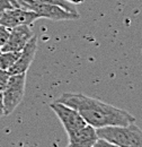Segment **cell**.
Here are the masks:
<instances>
[{"mask_svg":"<svg viewBox=\"0 0 142 147\" xmlns=\"http://www.w3.org/2000/svg\"><path fill=\"white\" fill-rule=\"evenodd\" d=\"M26 85V73L10 75L6 87L2 91L5 115L11 114L20 104L25 94Z\"/></svg>","mask_w":142,"mask_h":147,"instance_id":"obj_3","label":"cell"},{"mask_svg":"<svg viewBox=\"0 0 142 147\" xmlns=\"http://www.w3.org/2000/svg\"><path fill=\"white\" fill-rule=\"evenodd\" d=\"M9 33H10V28H8V27H6V26L0 24V49L7 42V40L9 37Z\"/></svg>","mask_w":142,"mask_h":147,"instance_id":"obj_12","label":"cell"},{"mask_svg":"<svg viewBox=\"0 0 142 147\" xmlns=\"http://www.w3.org/2000/svg\"><path fill=\"white\" fill-rule=\"evenodd\" d=\"M36 52H37V37H36V35H33L32 38L28 41V43L20 51L19 58L15 62V65L8 70L9 74L10 75H17V74L26 73L35 59Z\"/></svg>","mask_w":142,"mask_h":147,"instance_id":"obj_8","label":"cell"},{"mask_svg":"<svg viewBox=\"0 0 142 147\" xmlns=\"http://www.w3.org/2000/svg\"><path fill=\"white\" fill-rule=\"evenodd\" d=\"M0 53H1V50H0Z\"/></svg>","mask_w":142,"mask_h":147,"instance_id":"obj_18","label":"cell"},{"mask_svg":"<svg viewBox=\"0 0 142 147\" xmlns=\"http://www.w3.org/2000/svg\"><path fill=\"white\" fill-rule=\"evenodd\" d=\"M92 147H120V146H117V145H115L113 143H109V142H107V140L103 139V138H98V140L95 143V145Z\"/></svg>","mask_w":142,"mask_h":147,"instance_id":"obj_14","label":"cell"},{"mask_svg":"<svg viewBox=\"0 0 142 147\" xmlns=\"http://www.w3.org/2000/svg\"><path fill=\"white\" fill-rule=\"evenodd\" d=\"M50 108L56 114V117L61 121L63 128L68 135L77 131L78 129L82 128L87 125V122L84 120V118L79 114L78 111L63 103H60L56 101L50 104Z\"/></svg>","mask_w":142,"mask_h":147,"instance_id":"obj_5","label":"cell"},{"mask_svg":"<svg viewBox=\"0 0 142 147\" xmlns=\"http://www.w3.org/2000/svg\"><path fill=\"white\" fill-rule=\"evenodd\" d=\"M20 52H13V51H7V52H2L0 53V69L2 70H9L15 62L17 61L19 58Z\"/></svg>","mask_w":142,"mask_h":147,"instance_id":"obj_10","label":"cell"},{"mask_svg":"<svg viewBox=\"0 0 142 147\" xmlns=\"http://www.w3.org/2000/svg\"><path fill=\"white\" fill-rule=\"evenodd\" d=\"M33 35L34 34L29 28V25H19L16 27H13L10 28V33L7 42L0 50L2 52H7V51L20 52Z\"/></svg>","mask_w":142,"mask_h":147,"instance_id":"obj_7","label":"cell"},{"mask_svg":"<svg viewBox=\"0 0 142 147\" xmlns=\"http://www.w3.org/2000/svg\"><path fill=\"white\" fill-rule=\"evenodd\" d=\"M23 2L24 8L33 10L40 16V18H48L51 20H74L80 17L79 13H71L56 5L43 3L35 0H23Z\"/></svg>","mask_w":142,"mask_h":147,"instance_id":"obj_4","label":"cell"},{"mask_svg":"<svg viewBox=\"0 0 142 147\" xmlns=\"http://www.w3.org/2000/svg\"><path fill=\"white\" fill-rule=\"evenodd\" d=\"M56 101L77 110L87 125L95 129L111 126H127L135 122V118L127 111L100 100L89 97L85 94L64 93Z\"/></svg>","mask_w":142,"mask_h":147,"instance_id":"obj_1","label":"cell"},{"mask_svg":"<svg viewBox=\"0 0 142 147\" xmlns=\"http://www.w3.org/2000/svg\"><path fill=\"white\" fill-rule=\"evenodd\" d=\"M9 77H10V74L8 70L0 69V91H3V88L6 87Z\"/></svg>","mask_w":142,"mask_h":147,"instance_id":"obj_13","label":"cell"},{"mask_svg":"<svg viewBox=\"0 0 142 147\" xmlns=\"http://www.w3.org/2000/svg\"><path fill=\"white\" fill-rule=\"evenodd\" d=\"M35 1H40V2H43V3H51V5H56V6H60L67 10H69L71 13H78L77 9L74 8V6H72V3L68 2L67 0H35Z\"/></svg>","mask_w":142,"mask_h":147,"instance_id":"obj_11","label":"cell"},{"mask_svg":"<svg viewBox=\"0 0 142 147\" xmlns=\"http://www.w3.org/2000/svg\"><path fill=\"white\" fill-rule=\"evenodd\" d=\"M15 6L13 5V2L10 0H0V13H2L6 9H10L14 8Z\"/></svg>","mask_w":142,"mask_h":147,"instance_id":"obj_15","label":"cell"},{"mask_svg":"<svg viewBox=\"0 0 142 147\" xmlns=\"http://www.w3.org/2000/svg\"><path fill=\"white\" fill-rule=\"evenodd\" d=\"M69 145L67 147H92L98 140L96 129L89 125L78 129L77 131L68 135Z\"/></svg>","mask_w":142,"mask_h":147,"instance_id":"obj_9","label":"cell"},{"mask_svg":"<svg viewBox=\"0 0 142 147\" xmlns=\"http://www.w3.org/2000/svg\"><path fill=\"white\" fill-rule=\"evenodd\" d=\"M98 138H103L120 147H142V130L137 125L111 126L96 129Z\"/></svg>","mask_w":142,"mask_h":147,"instance_id":"obj_2","label":"cell"},{"mask_svg":"<svg viewBox=\"0 0 142 147\" xmlns=\"http://www.w3.org/2000/svg\"><path fill=\"white\" fill-rule=\"evenodd\" d=\"M5 115V107H3V96L2 91H0V118Z\"/></svg>","mask_w":142,"mask_h":147,"instance_id":"obj_16","label":"cell"},{"mask_svg":"<svg viewBox=\"0 0 142 147\" xmlns=\"http://www.w3.org/2000/svg\"><path fill=\"white\" fill-rule=\"evenodd\" d=\"M67 1L72 3V5H77V3H81L84 0H67Z\"/></svg>","mask_w":142,"mask_h":147,"instance_id":"obj_17","label":"cell"},{"mask_svg":"<svg viewBox=\"0 0 142 147\" xmlns=\"http://www.w3.org/2000/svg\"><path fill=\"white\" fill-rule=\"evenodd\" d=\"M38 18L40 16L36 13L24 7H14L0 13V24L8 28L19 25H32Z\"/></svg>","mask_w":142,"mask_h":147,"instance_id":"obj_6","label":"cell"}]
</instances>
